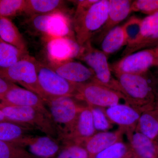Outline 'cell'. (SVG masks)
Returning <instances> with one entry per match:
<instances>
[{"mask_svg": "<svg viewBox=\"0 0 158 158\" xmlns=\"http://www.w3.org/2000/svg\"><path fill=\"white\" fill-rule=\"evenodd\" d=\"M89 107L92 113L94 125L96 131H106L113 127V123L106 115L104 109Z\"/></svg>", "mask_w": 158, "mask_h": 158, "instance_id": "obj_31", "label": "cell"}, {"mask_svg": "<svg viewBox=\"0 0 158 158\" xmlns=\"http://www.w3.org/2000/svg\"><path fill=\"white\" fill-rule=\"evenodd\" d=\"M142 19L132 17L123 25L126 36L127 44L134 42L139 36L141 31Z\"/></svg>", "mask_w": 158, "mask_h": 158, "instance_id": "obj_32", "label": "cell"}, {"mask_svg": "<svg viewBox=\"0 0 158 158\" xmlns=\"http://www.w3.org/2000/svg\"><path fill=\"white\" fill-rule=\"evenodd\" d=\"M109 0H98L90 8L76 10L73 28L77 43L82 46L104 25L109 12Z\"/></svg>", "mask_w": 158, "mask_h": 158, "instance_id": "obj_2", "label": "cell"}, {"mask_svg": "<svg viewBox=\"0 0 158 158\" xmlns=\"http://www.w3.org/2000/svg\"><path fill=\"white\" fill-rule=\"evenodd\" d=\"M150 73L149 71L143 74L114 73L126 104L141 113L155 108Z\"/></svg>", "mask_w": 158, "mask_h": 158, "instance_id": "obj_1", "label": "cell"}, {"mask_svg": "<svg viewBox=\"0 0 158 158\" xmlns=\"http://www.w3.org/2000/svg\"></svg>", "mask_w": 158, "mask_h": 158, "instance_id": "obj_44", "label": "cell"}, {"mask_svg": "<svg viewBox=\"0 0 158 158\" xmlns=\"http://www.w3.org/2000/svg\"><path fill=\"white\" fill-rule=\"evenodd\" d=\"M135 131L141 133L153 141L158 134V109L141 113Z\"/></svg>", "mask_w": 158, "mask_h": 158, "instance_id": "obj_25", "label": "cell"}, {"mask_svg": "<svg viewBox=\"0 0 158 158\" xmlns=\"http://www.w3.org/2000/svg\"><path fill=\"white\" fill-rule=\"evenodd\" d=\"M28 55V52L19 49L2 40H0V68L10 67Z\"/></svg>", "mask_w": 158, "mask_h": 158, "instance_id": "obj_26", "label": "cell"}, {"mask_svg": "<svg viewBox=\"0 0 158 158\" xmlns=\"http://www.w3.org/2000/svg\"><path fill=\"white\" fill-rule=\"evenodd\" d=\"M26 0H0V19H9L23 12Z\"/></svg>", "mask_w": 158, "mask_h": 158, "instance_id": "obj_28", "label": "cell"}, {"mask_svg": "<svg viewBox=\"0 0 158 158\" xmlns=\"http://www.w3.org/2000/svg\"><path fill=\"white\" fill-rule=\"evenodd\" d=\"M0 104H1V103H0Z\"/></svg>", "mask_w": 158, "mask_h": 158, "instance_id": "obj_42", "label": "cell"}, {"mask_svg": "<svg viewBox=\"0 0 158 158\" xmlns=\"http://www.w3.org/2000/svg\"><path fill=\"white\" fill-rule=\"evenodd\" d=\"M37 61L29 54L10 67L0 68V76L36 94L43 100V95L37 78Z\"/></svg>", "mask_w": 158, "mask_h": 158, "instance_id": "obj_6", "label": "cell"}, {"mask_svg": "<svg viewBox=\"0 0 158 158\" xmlns=\"http://www.w3.org/2000/svg\"><path fill=\"white\" fill-rule=\"evenodd\" d=\"M107 57L103 52L92 46L90 40L81 46L77 59L86 63L92 70L95 82L120 93L118 82L112 75Z\"/></svg>", "mask_w": 158, "mask_h": 158, "instance_id": "obj_5", "label": "cell"}, {"mask_svg": "<svg viewBox=\"0 0 158 158\" xmlns=\"http://www.w3.org/2000/svg\"><path fill=\"white\" fill-rule=\"evenodd\" d=\"M98 0H80L73 1L76 3V10H84L88 9L97 2Z\"/></svg>", "mask_w": 158, "mask_h": 158, "instance_id": "obj_36", "label": "cell"}, {"mask_svg": "<svg viewBox=\"0 0 158 158\" xmlns=\"http://www.w3.org/2000/svg\"><path fill=\"white\" fill-rule=\"evenodd\" d=\"M65 2L61 0H26L23 12L31 16L64 11Z\"/></svg>", "mask_w": 158, "mask_h": 158, "instance_id": "obj_22", "label": "cell"}, {"mask_svg": "<svg viewBox=\"0 0 158 158\" xmlns=\"http://www.w3.org/2000/svg\"><path fill=\"white\" fill-rule=\"evenodd\" d=\"M132 158H157L156 148L152 140L135 131L128 136Z\"/></svg>", "mask_w": 158, "mask_h": 158, "instance_id": "obj_21", "label": "cell"}, {"mask_svg": "<svg viewBox=\"0 0 158 158\" xmlns=\"http://www.w3.org/2000/svg\"><path fill=\"white\" fill-rule=\"evenodd\" d=\"M153 48H158V41L156 43V44H155Z\"/></svg>", "mask_w": 158, "mask_h": 158, "instance_id": "obj_39", "label": "cell"}, {"mask_svg": "<svg viewBox=\"0 0 158 158\" xmlns=\"http://www.w3.org/2000/svg\"><path fill=\"white\" fill-rule=\"evenodd\" d=\"M37 73L44 102L50 99L76 95L77 85L63 78L47 64L37 61Z\"/></svg>", "mask_w": 158, "mask_h": 158, "instance_id": "obj_7", "label": "cell"}, {"mask_svg": "<svg viewBox=\"0 0 158 158\" xmlns=\"http://www.w3.org/2000/svg\"><path fill=\"white\" fill-rule=\"evenodd\" d=\"M157 67H158V66H157Z\"/></svg>", "mask_w": 158, "mask_h": 158, "instance_id": "obj_43", "label": "cell"}, {"mask_svg": "<svg viewBox=\"0 0 158 158\" xmlns=\"http://www.w3.org/2000/svg\"><path fill=\"white\" fill-rule=\"evenodd\" d=\"M102 51L107 56L114 53L124 45H127L126 36L122 26L111 30L102 40Z\"/></svg>", "mask_w": 158, "mask_h": 158, "instance_id": "obj_24", "label": "cell"}, {"mask_svg": "<svg viewBox=\"0 0 158 158\" xmlns=\"http://www.w3.org/2000/svg\"><path fill=\"white\" fill-rule=\"evenodd\" d=\"M155 109H158V107H157L155 108Z\"/></svg>", "mask_w": 158, "mask_h": 158, "instance_id": "obj_41", "label": "cell"}, {"mask_svg": "<svg viewBox=\"0 0 158 158\" xmlns=\"http://www.w3.org/2000/svg\"><path fill=\"white\" fill-rule=\"evenodd\" d=\"M156 146V151H157V154L158 156V146Z\"/></svg>", "mask_w": 158, "mask_h": 158, "instance_id": "obj_40", "label": "cell"}, {"mask_svg": "<svg viewBox=\"0 0 158 158\" xmlns=\"http://www.w3.org/2000/svg\"><path fill=\"white\" fill-rule=\"evenodd\" d=\"M29 23L35 31L45 38L69 37L76 39L70 20L64 11L31 16Z\"/></svg>", "mask_w": 158, "mask_h": 158, "instance_id": "obj_8", "label": "cell"}, {"mask_svg": "<svg viewBox=\"0 0 158 158\" xmlns=\"http://www.w3.org/2000/svg\"><path fill=\"white\" fill-rule=\"evenodd\" d=\"M95 158H132L129 144L117 142L99 153Z\"/></svg>", "mask_w": 158, "mask_h": 158, "instance_id": "obj_27", "label": "cell"}, {"mask_svg": "<svg viewBox=\"0 0 158 158\" xmlns=\"http://www.w3.org/2000/svg\"><path fill=\"white\" fill-rule=\"evenodd\" d=\"M3 106L31 107L40 110L52 118L42 99L31 90L15 85L0 101Z\"/></svg>", "mask_w": 158, "mask_h": 158, "instance_id": "obj_16", "label": "cell"}, {"mask_svg": "<svg viewBox=\"0 0 158 158\" xmlns=\"http://www.w3.org/2000/svg\"><path fill=\"white\" fill-rule=\"evenodd\" d=\"M15 84L9 81L0 76V101Z\"/></svg>", "mask_w": 158, "mask_h": 158, "instance_id": "obj_34", "label": "cell"}, {"mask_svg": "<svg viewBox=\"0 0 158 158\" xmlns=\"http://www.w3.org/2000/svg\"><path fill=\"white\" fill-rule=\"evenodd\" d=\"M131 11L140 12L148 15L158 12V0H136L133 1Z\"/></svg>", "mask_w": 158, "mask_h": 158, "instance_id": "obj_33", "label": "cell"}, {"mask_svg": "<svg viewBox=\"0 0 158 158\" xmlns=\"http://www.w3.org/2000/svg\"><path fill=\"white\" fill-rule=\"evenodd\" d=\"M154 143L155 144L156 146H158V134L156 138L153 141Z\"/></svg>", "mask_w": 158, "mask_h": 158, "instance_id": "obj_38", "label": "cell"}, {"mask_svg": "<svg viewBox=\"0 0 158 158\" xmlns=\"http://www.w3.org/2000/svg\"><path fill=\"white\" fill-rule=\"evenodd\" d=\"M6 120H9L6 118V116L4 115V113L2 111L0 110V122L3 121H6Z\"/></svg>", "mask_w": 158, "mask_h": 158, "instance_id": "obj_37", "label": "cell"}, {"mask_svg": "<svg viewBox=\"0 0 158 158\" xmlns=\"http://www.w3.org/2000/svg\"><path fill=\"white\" fill-rule=\"evenodd\" d=\"M106 115L112 123L119 126L127 137L135 131L141 113L127 104H118L104 109Z\"/></svg>", "mask_w": 158, "mask_h": 158, "instance_id": "obj_14", "label": "cell"}, {"mask_svg": "<svg viewBox=\"0 0 158 158\" xmlns=\"http://www.w3.org/2000/svg\"><path fill=\"white\" fill-rule=\"evenodd\" d=\"M158 66V48L142 50L123 57L110 67L116 73L143 74Z\"/></svg>", "mask_w": 158, "mask_h": 158, "instance_id": "obj_10", "label": "cell"}, {"mask_svg": "<svg viewBox=\"0 0 158 158\" xmlns=\"http://www.w3.org/2000/svg\"><path fill=\"white\" fill-rule=\"evenodd\" d=\"M76 97L88 106L106 109L119 104L124 98L121 93L94 81L77 85Z\"/></svg>", "mask_w": 158, "mask_h": 158, "instance_id": "obj_9", "label": "cell"}, {"mask_svg": "<svg viewBox=\"0 0 158 158\" xmlns=\"http://www.w3.org/2000/svg\"><path fill=\"white\" fill-rule=\"evenodd\" d=\"M124 134L123 130L118 129L114 132L103 131L96 133L84 143L89 158H95L99 153L117 142L123 141Z\"/></svg>", "mask_w": 158, "mask_h": 158, "instance_id": "obj_19", "label": "cell"}, {"mask_svg": "<svg viewBox=\"0 0 158 158\" xmlns=\"http://www.w3.org/2000/svg\"><path fill=\"white\" fill-rule=\"evenodd\" d=\"M81 101L75 96H63L44 102L56 127L60 142L70 132L81 111L88 106L81 104Z\"/></svg>", "mask_w": 158, "mask_h": 158, "instance_id": "obj_3", "label": "cell"}, {"mask_svg": "<svg viewBox=\"0 0 158 158\" xmlns=\"http://www.w3.org/2000/svg\"><path fill=\"white\" fill-rule=\"evenodd\" d=\"M151 81L155 100V108L158 107V71L150 73Z\"/></svg>", "mask_w": 158, "mask_h": 158, "instance_id": "obj_35", "label": "cell"}, {"mask_svg": "<svg viewBox=\"0 0 158 158\" xmlns=\"http://www.w3.org/2000/svg\"><path fill=\"white\" fill-rule=\"evenodd\" d=\"M45 39L49 62H61L77 58L81 48L73 38L55 37Z\"/></svg>", "mask_w": 158, "mask_h": 158, "instance_id": "obj_17", "label": "cell"}, {"mask_svg": "<svg viewBox=\"0 0 158 158\" xmlns=\"http://www.w3.org/2000/svg\"><path fill=\"white\" fill-rule=\"evenodd\" d=\"M53 158H89L84 146L77 144L62 145L60 152Z\"/></svg>", "mask_w": 158, "mask_h": 158, "instance_id": "obj_30", "label": "cell"}, {"mask_svg": "<svg viewBox=\"0 0 158 158\" xmlns=\"http://www.w3.org/2000/svg\"><path fill=\"white\" fill-rule=\"evenodd\" d=\"M17 145L25 148L36 158H54L62 148L58 139L45 135H31L24 138Z\"/></svg>", "mask_w": 158, "mask_h": 158, "instance_id": "obj_13", "label": "cell"}, {"mask_svg": "<svg viewBox=\"0 0 158 158\" xmlns=\"http://www.w3.org/2000/svg\"><path fill=\"white\" fill-rule=\"evenodd\" d=\"M34 129L26 125L6 120L0 122V141L18 145L24 138L33 135Z\"/></svg>", "mask_w": 158, "mask_h": 158, "instance_id": "obj_20", "label": "cell"}, {"mask_svg": "<svg viewBox=\"0 0 158 158\" xmlns=\"http://www.w3.org/2000/svg\"><path fill=\"white\" fill-rule=\"evenodd\" d=\"M0 110L9 121L29 126L58 140V131L52 119L40 110L31 107L6 106L1 104Z\"/></svg>", "mask_w": 158, "mask_h": 158, "instance_id": "obj_4", "label": "cell"}, {"mask_svg": "<svg viewBox=\"0 0 158 158\" xmlns=\"http://www.w3.org/2000/svg\"><path fill=\"white\" fill-rule=\"evenodd\" d=\"M109 12L107 19L104 25L99 31L98 39L102 40L111 30L125 19L131 12V6L133 1L130 0H109Z\"/></svg>", "mask_w": 158, "mask_h": 158, "instance_id": "obj_18", "label": "cell"}, {"mask_svg": "<svg viewBox=\"0 0 158 158\" xmlns=\"http://www.w3.org/2000/svg\"><path fill=\"white\" fill-rule=\"evenodd\" d=\"M90 108L85 107L81 111L73 127L61 141L62 145L77 144L84 146L86 140L96 133Z\"/></svg>", "mask_w": 158, "mask_h": 158, "instance_id": "obj_15", "label": "cell"}, {"mask_svg": "<svg viewBox=\"0 0 158 158\" xmlns=\"http://www.w3.org/2000/svg\"><path fill=\"white\" fill-rule=\"evenodd\" d=\"M0 158H36L23 148L0 141Z\"/></svg>", "mask_w": 158, "mask_h": 158, "instance_id": "obj_29", "label": "cell"}, {"mask_svg": "<svg viewBox=\"0 0 158 158\" xmlns=\"http://www.w3.org/2000/svg\"><path fill=\"white\" fill-rule=\"evenodd\" d=\"M158 41V12L142 19L141 31L135 41L127 45L122 54L126 56L146 48H153Z\"/></svg>", "mask_w": 158, "mask_h": 158, "instance_id": "obj_12", "label": "cell"}, {"mask_svg": "<svg viewBox=\"0 0 158 158\" xmlns=\"http://www.w3.org/2000/svg\"><path fill=\"white\" fill-rule=\"evenodd\" d=\"M47 65L63 78L75 85L95 81L92 70L73 59L61 62H49Z\"/></svg>", "mask_w": 158, "mask_h": 158, "instance_id": "obj_11", "label": "cell"}, {"mask_svg": "<svg viewBox=\"0 0 158 158\" xmlns=\"http://www.w3.org/2000/svg\"><path fill=\"white\" fill-rule=\"evenodd\" d=\"M0 39L19 49L28 52L23 37L17 27L9 19H0Z\"/></svg>", "mask_w": 158, "mask_h": 158, "instance_id": "obj_23", "label": "cell"}]
</instances>
